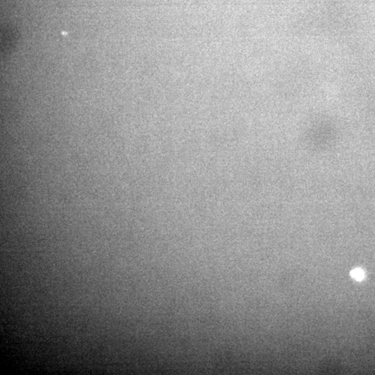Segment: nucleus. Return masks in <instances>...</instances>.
<instances>
[{"mask_svg": "<svg viewBox=\"0 0 375 375\" xmlns=\"http://www.w3.org/2000/svg\"><path fill=\"white\" fill-rule=\"evenodd\" d=\"M351 276L357 281H362L364 278V272L361 269H355L351 272Z\"/></svg>", "mask_w": 375, "mask_h": 375, "instance_id": "1", "label": "nucleus"}]
</instances>
